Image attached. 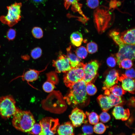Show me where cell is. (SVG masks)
Wrapping results in <instances>:
<instances>
[{
	"label": "cell",
	"instance_id": "cell-6",
	"mask_svg": "<svg viewBox=\"0 0 135 135\" xmlns=\"http://www.w3.org/2000/svg\"><path fill=\"white\" fill-rule=\"evenodd\" d=\"M15 100L12 96H2L0 98V116L6 119L13 116L17 108Z\"/></svg>",
	"mask_w": 135,
	"mask_h": 135
},
{
	"label": "cell",
	"instance_id": "cell-29",
	"mask_svg": "<svg viewBox=\"0 0 135 135\" xmlns=\"http://www.w3.org/2000/svg\"><path fill=\"white\" fill-rule=\"evenodd\" d=\"M86 90L87 94L90 96H92L96 93L97 89L95 86L90 83L86 84Z\"/></svg>",
	"mask_w": 135,
	"mask_h": 135
},
{
	"label": "cell",
	"instance_id": "cell-14",
	"mask_svg": "<svg viewBox=\"0 0 135 135\" xmlns=\"http://www.w3.org/2000/svg\"><path fill=\"white\" fill-rule=\"evenodd\" d=\"M112 113L116 119L121 120L123 121L127 120L130 115L129 110L124 109L120 105L115 106Z\"/></svg>",
	"mask_w": 135,
	"mask_h": 135
},
{
	"label": "cell",
	"instance_id": "cell-16",
	"mask_svg": "<svg viewBox=\"0 0 135 135\" xmlns=\"http://www.w3.org/2000/svg\"><path fill=\"white\" fill-rule=\"evenodd\" d=\"M122 40L124 43L135 45V29L126 30L120 34Z\"/></svg>",
	"mask_w": 135,
	"mask_h": 135
},
{
	"label": "cell",
	"instance_id": "cell-11",
	"mask_svg": "<svg viewBox=\"0 0 135 135\" xmlns=\"http://www.w3.org/2000/svg\"><path fill=\"white\" fill-rule=\"evenodd\" d=\"M69 118L72 125L75 127L80 126L82 124H86L88 122L86 119V114L82 110L77 108L73 110Z\"/></svg>",
	"mask_w": 135,
	"mask_h": 135
},
{
	"label": "cell",
	"instance_id": "cell-13",
	"mask_svg": "<svg viewBox=\"0 0 135 135\" xmlns=\"http://www.w3.org/2000/svg\"><path fill=\"white\" fill-rule=\"evenodd\" d=\"M118 81L122 82V87L124 90L132 94H134V79L127 77L122 74L119 77Z\"/></svg>",
	"mask_w": 135,
	"mask_h": 135
},
{
	"label": "cell",
	"instance_id": "cell-5",
	"mask_svg": "<svg viewBox=\"0 0 135 135\" xmlns=\"http://www.w3.org/2000/svg\"><path fill=\"white\" fill-rule=\"evenodd\" d=\"M20 2H15L7 6L8 13L6 16H1L0 20L3 24L12 27L17 23L21 18V7Z\"/></svg>",
	"mask_w": 135,
	"mask_h": 135
},
{
	"label": "cell",
	"instance_id": "cell-25",
	"mask_svg": "<svg viewBox=\"0 0 135 135\" xmlns=\"http://www.w3.org/2000/svg\"><path fill=\"white\" fill-rule=\"evenodd\" d=\"M76 56L80 58L84 59L88 55V52L86 48L81 46L77 48L75 51Z\"/></svg>",
	"mask_w": 135,
	"mask_h": 135
},
{
	"label": "cell",
	"instance_id": "cell-33",
	"mask_svg": "<svg viewBox=\"0 0 135 135\" xmlns=\"http://www.w3.org/2000/svg\"><path fill=\"white\" fill-rule=\"evenodd\" d=\"M42 54V50L40 47L34 48L32 50L30 53L31 57L34 59H36L40 57Z\"/></svg>",
	"mask_w": 135,
	"mask_h": 135
},
{
	"label": "cell",
	"instance_id": "cell-7",
	"mask_svg": "<svg viewBox=\"0 0 135 135\" xmlns=\"http://www.w3.org/2000/svg\"><path fill=\"white\" fill-rule=\"evenodd\" d=\"M84 64L80 62L77 66L72 68L65 73L63 78L64 82L67 87L70 88L74 84L82 80L84 74Z\"/></svg>",
	"mask_w": 135,
	"mask_h": 135
},
{
	"label": "cell",
	"instance_id": "cell-4",
	"mask_svg": "<svg viewBox=\"0 0 135 135\" xmlns=\"http://www.w3.org/2000/svg\"><path fill=\"white\" fill-rule=\"evenodd\" d=\"M93 16L98 32H102L109 26L112 16L109 10L106 8L98 7L94 12Z\"/></svg>",
	"mask_w": 135,
	"mask_h": 135
},
{
	"label": "cell",
	"instance_id": "cell-2",
	"mask_svg": "<svg viewBox=\"0 0 135 135\" xmlns=\"http://www.w3.org/2000/svg\"><path fill=\"white\" fill-rule=\"evenodd\" d=\"M35 123L34 116L30 111L22 110L17 108L12 120L14 128L23 132L28 133Z\"/></svg>",
	"mask_w": 135,
	"mask_h": 135
},
{
	"label": "cell",
	"instance_id": "cell-24",
	"mask_svg": "<svg viewBox=\"0 0 135 135\" xmlns=\"http://www.w3.org/2000/svg\"><path fill=\"white\" fill-rule=\"evenodd\" d=\"M88 116L89 123L92 124L94 125L98 122L99 117L97 114L94 112L89 113L86 112V114Z\"/></svg>",
	"mask_w": 135,
	"mask_h": 135
},
{
	"label": "cell",
	"instance_id": "cell-27",
	"mask_svg": "<svg viewBox=\"0 0 135 135\" xmlns=\"http://www.w3.org/2000/svg\"><path fill=\"white\" fill-rule=\"evenodd\" d=\"M133 65L132 60L128 58H124L122 60L118 65L120 68L128 69L130 68Z\"/></svg>",
	"mask_w": 135,
	"mask_h": 135
},
{
	"label": "cell",
	"instance_id": "cell-39",
	"mask_svg": "<svg viewBox=\"0 0 135 135\" xmlns=\"http://www.w3.org/2000/svg\"><path fill=\"white\" fill-rule=\"evenodd\" d=\"M106 62L109 67L111 68L114 67L116 66L117 63L116 58L112 56H110L107 59Z\"/></svg>",
	"mask_w": 135,
	"mask_h": 135
},
{
	"label": "cell",
	"instance_id": "cell-42",
	"mask_svg": "<svg viewBox=\"0 0 135 135\" xmlns=\"http://www.w3.org/2000/svg\"><path fill=\"white\" fill-rule=\"evenodd\" d=\"M78 135H87L86 134H79Z\"/></svg>",
	"mask_w": 135,
	"mask_h": 135
},
{
	"label": "cell",
	"instance_id": "cell-1",
	"mask_svg": "<svg viewBox=\"0 0 135 135\" xmlns=\"http://www.w3.org/2000/svg\"><path fill=\"white\" fill-rule=\"evenodd\" d=\"M86 86V84L83 80L74 84L64 98L68 104L74 105L84 104L88 99Z\"/></svg>",
	"mask_w": 135,
	"mask_h": 135
},
{
	"label": "cell",
	"instance_id": "cell-21",
	"mask_svg": "<svg viewBox=\"0 0 135 135\" xmlns=\"http://www.w3.org/2000/svg\"><path fill=\"white\" fill-rule=\"evenodd\" d=\"M105 94L112 101L113 106L123 105L124 102L120 96H115L111 93L108 90H105Z\"/></svg>",
	"mask_w": 135,
	"mask_h": 135
},
{
	"label": "cell",
	"instance_id": "cell-8",
	"mask_svg": "<svg viewBox=\"0 0 135 135\" xmlns=\"http://www.w3.org/2000/svg\"><path fill=\"white\" fill-rule=\"evenodd\" d=\"M41 131L39 135H54L59 126V120L50 117L43 118L40 122Z\"/></svg>",
	"mask_w": 135,
	"mask_h": 135
},
{
	"label": "cell",
	"instance_id": "cell-23",
	"mask_svg": "<svg viewBox=\"0 0 135 135\" xmlns=\"http://www.w3.org/2000/svg\"><path fill=\"white\" fill-rule=\"evenodd\" d=\"M110 92L114 95L121 96L124 94L126 91L124 90L120 85L115 84L108 89Z\"/></svg>",
	"mask_w": 135,
	"mask_h": 135
},
{
	"label": "cell",
	"instance_id": "cell-31",
	"mask_svg": "<svg viewBox=\"0 0 135 135\" xmlns=\"http://www.w3.org/2000/svg\"><path fill=\"white\" fill-rule=\"evenodd\" d=\"M55 88V85L48 80L44 83L42 86L44 90L47 92H52Z\"/></svg>",
	"mask_w": 135,
	"mask_h": 135
},
{
	"label": "cell",
	"instance_id": "cell-36",
	"mask_svg": "<svg viewBox=\"0 0 135 135\" xmlns=\"http://www.w3.org/2000/svg\"><path fill=\"white\" fill-rule=\"evenodd\" d=\"M99 118L100 121L103 123L108 122L110 119V114L106 112H102L99 116Z\"/></svg>",
	"mask_w": 135,
	"mask_h": 135
},
{
	"label": "cell",
	"instance_id": "cell-22",
	"mask_svg": "<svg viewBox=\"0 0 135 135\" xmlns=\"http://www.w3.org/2000/svg\"><path fill=\"white\" fill-rule=\"evenodd\" d=\"M70 39L72 44L76 46H80L83 40L82 34L78 31L73 32L70 35Z\"/></svg>",
	"mask_w": 135,
	"mask_h": 135
},
{
	"label": "cell",
	"instance_id": "cell-17",
	"mask_svg": "<svg viewBox=\"0 0 135 135\" xmlns=\"http://www.w3.org/2000/svg\"><path fill=\"white\" fill-rule=\"evenodd\" d=\"M58 135H74V126L70 122L59 126L57 130Z\"/></svg>",
	"mask_w": 135,
	"mask_h": 135
},
{
	"label": "cell",
	"instance_id": "cell-32",
	"mask_svg": "<svg viewBox=\"0 0 135 135\" xmlns=\"http://www.w3.org/2000/svg\"><path fill=\"white\" fill-rule=\"evenodd\" d=\"M87 50L88 52L92 54L96 52L98 50L97 44L94 42H91L88 43L87 44Z\"/></svg>",
	"mask_w": 135,
	"mask_h": 135
},
{
	"label": "cell",
	"instance_id": "cell-20",
	"mask_svg": "<svg viewBox=\"0 0 135 135\" xmlns=\"http://www.w3.org/2000/svg\"><path fill=\"white\" fill-rule=\"evenodd\" d=\"M66 50V56L69 60L71 66L72 68L76 67L80 62L81 60L72 52L70 46L67 48Z\"/></svg>",
	"mask_w": 135,
	"mask_h": 135
},
{
	"label": "cell",
	"instance_id": "cell-19",
	"mask_svg": "<svg viewBox=\"0 0 135 135\" xmlns=\"http://www.w3.org/2000/svg\"><path fill=\"white\" fill-rule=\"evenodd\" d=\"M64 1L65 6L66 8L67 9L72 5L73 10L78 12L85 19H87L83 13L81 9V5L78 3V0H64Z\"/></svg>",
	"mask_w": 135,
	"mask_h": 135
},
{
	"label": "cell",
	"instance_id": "cell-10",
	"mask_svg": "<svg viewBox=\"0 0 135 135\" xmlns=\"http://www.w3.org/2000/svg\"><path fill=\"white\" fill-rule=\"evenodd\" d=\"M52 64L55 68L56 72L58 73H65L72 68L67 56L62 54L56 60H53Z\"/></svg>",
	"mask_w": 135,
	"mask_h": 135
},
{
	"label": "cell",
	"instance_id": "cell-18",
	"mask_svg": "<svg viewBox=\"0 0 135 135\" xmlns=\"http://www.w3.org/2000/svg\"><path fill=\"white\" fill-rule=\"evenodd\" d=\"M98 102L104 112H107L113 107L111 100L107 96L102 94L99 95L97 98Z\"/></svg>",
	"mask_w": 135,
	"mask_h": 135
},
{
	"label": "cell",
	"instance_id": "cell-15",
	"mask_svg": "<svg viewBox=\"0 0 135 135\" xmlns=\"http://www.w3.org/2000/svg\"><path fill=\"white\" fill-rule=\"evenodd\" d=\"M47 66L44 69L40 71L30 69L18 77L22 78L23 81L25 80L28 82H33L38 79L40 73L46 70Z\"/></svg>",
	"mask_w": 135,
	"mask_h": 135
},
{
	"label": "cell",
	"instance_id": "cell-41",
	"mask_svg": "<svg viewBox=\"0 0 135 135\" xmlns=\"http://www.w3.org/2000/svg\"><path fill=\"white\" fill-rule=\"evenodd\" d=\"M48 0H30V2L36 6L45 4Z\"/></svg>",
	"mask_w": 135,
	"mask_h": 135
},
{
	"label": "cell",
	"instance_id": "cell-38",
	"mask_svg": "<svg viewBox=\"0 0 135 135\" xmlns=\"http://www.w3.org/2000/svg\"><path fill=\"white\" fill-rule=\"evenodd\" d=\"M16 35V32L13 29L10 28L7 32L6 34V37L9 40H12L15 38Z\"/></svg>",
	"mask_w": 135,
	"mask_h": 135
},
{
	"label": "cell",
	"instance_id": "cell-30",
	"mask_svg": "<svg viewBox=\"0 0 135 135\" xmlns=\"http://www.w3.org/2000/svg\"><path fill=\"white\" fill-rule=\"evenodd\" d=\"M32 32L33 36L35 38L39 39L43 36V32L41 28L35 27L32 30Z\"/></svg>",
	"mask_w": 135,
	"mask_h": 135
},
{
	"label": "cell",
	"instance_id": "cell-9",
	"mask_svg": "<svg viewBox=\"0 0 135 135\" xmlns=\"http://www.w3.org/2000/svg\"><path fill=\"white\" fill-rule=\"evenodd\" d=\"M99 66V64L96 60L84 64V74L82 80L86 84L91 83L94 80L97 75Z\"/></svg>",
	"mask_w": 135,
	"mask_h": 135
},
{
	"label": "cell",
	"instance_id": "cell-12",
	"mask_svg": "<svg viewBox=\"0 0 135 135\" xmlns=\"http://www.w3.org/2000/svg\"><path fill=\"white\" fill-rule=\"evenodd\" d=\"M119 77L118 72L116 70L114 69L110 70L104 82L103 90H108L111 87L118 84Z\"/></svg>",
	"mask_w": 135,
	"mask_h": 135
},
{
	"label": "cell",
	"instance_id": "cell-40",
	"mask_svg": "<svg viewBox=\"0 0 135 135\" xmlns=\"http://www.w3.org/2000/svg\"><path fill=\"white\" fill-rule=\"evenodd\" d=\"M124 74L127 77L134 79L135 71L134 68H132L127 70L126 71Z\"/></svg>",
	"mask_w": 135,
	"mask_h": 135
},
{
	"label": "cell",
	"instance_id": "cell-34",
	"mask_svg": "<svg viewBox=\"0 0 135 135\" xmlns=\"http://www.w3.org/2000/svg\"><path fill=\"white\" fill-rule=\"evenodd\" d=\"M41 126L40 124L35 123L28 133L32 135H38L41 132Z\"/></svg>",
	"mask_w": 135,
	"mask_h": 135
},
{
	"label": "cell",
	"instance_id": "cell-3",
	"mask_svg": "<svg viewBox=\"0 0 135 135\" xmlns=\"http://www.w3.org/2000/svg\"><path fill=\"white\" fill-rule=\"evenodd\" d=\"M110 36L119 46V51L116 54L117 63L118 65L124 59L127 58L131 60L134 59L135 45L124 43L120 38L119 32L115 30L111 31Z\"/></svg>",
	"mask_w": 135,
	"mask_h": 135
},
{
	"label": "cell",
	"instance_id": "cell-37",
	"mask_svg": "<svg viewBox=\"0 0 135 135\" xmlns=\"http://www.w3.org/2000/svg\"><path fill=\"white\" fill-rule=\"evenodd\" d=\"M87 6L92 9L97 8L99 4V0H86Z\"/></svg>",
	"mask_w": 135,
	"mask_h": 135
},
{
	"label": "cell",
	"instance_id": "cell-26",
	"mask_svg": "<svg viewBox=\"0 0 135 135\" xmlns=\"http://www.w3.org/2000/svg\"><path fill=\"white\" fill-rule=\"evenodd\" d=\"M93 128V131L96 133L101 134L104 133L106 131V127L101 122L95 124Z\"/></svg>",
	"mask_w": 135,
	"mask_h": 135
},
{
	"label": "cell",
	"instance_id": "cell-28",
	"mask_svg": "<svg viewBox=\"0 0 135 135\" xmlns=\"http://www.w3.org/2000/svg\"><path fill=\"white\" fill-rule=\"evenodd\" d=\"M47 80L54 85L56 84L58 82V78L56 72H51L46 74Z\"/></svg>",
	"mask_w": 135,
	"mask_h": 135
},
{
	"label": "cell",
	"instance_id": "cell-35",
	"mask_svg": "<svg viewBox=\"0 0 135 135\" xmlns=\"http://www.w3.org/2000/svg\"><path fill=\"white\" fill-rule=\"evenodd\" d=\"M82 130L84 134L87 135L92 134L93 132L92 126L90 124H86L82 126Z\"/></svg>",
	"mask_w": 135,
	"mask_h": 135
}]
</instances>
